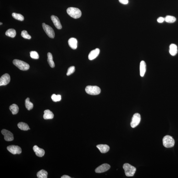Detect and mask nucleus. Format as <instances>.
Segmentation results:
<instances>
[{
	"mask_svg": "<svg viewBox=\"0 0 178 178\" xmlns=\"http://www.w3.org/2000/svg\"><path fill=\"white\" fill-rule=\"evenodd\" d=\"M67 12L71 17L74 18H80L82 16V12L79 9L70 7L67 10Z\"/></svg>",
	"mask_w": 178,
	"mask_h": 178,
	"instance_id": "1",
	"label": "nucleus"
},
{
	"mask_svg": "<svg viewBox=\"0 0 178 178\" xmlns=\"http://www.w3.org/2000/svg\"><path fill=\"white\" fill-rule=\"evenodd\" d=\"M123 168L125 171V175L128 177L133 176L136 170V168L128 163L124 164Z\"/></svg>",
	"mask_w": 178,
	"mask_h": 178,
	"instance_id": "2",
	"label": "nucleus"
},
{
	"mask_svg": "<svg viewBox=\"0 0 178 178\" xmlns=\"http://www.w3.org/2000/svg\"><path fill=\"white\" fill-rule=\"evenodd\" d=\"M13 63L15 66L21 70L26 71L29 69V64L24 61L15 59L13 61Z\"/></svg>",
	"mask_w": 178,
	"mask_h": 178,
	"instance_id": "3",
	"label": "nucleus"
},
{
	"mask_svg": "<svg viewBox=\"0 0 178 178\" xmlns=\"http://www.w3.org/2000/svg\"><path fill=\"white\" fill-rule=\"evenodd\" d=\"M85 90L88 94L93 95L99 94L101 91L100 88L97 86H87Z\"/></svg>",
	"mask_w": 178,
	"mask_h": 178,
	"instance_id": "4",
	"label": "nucleus"
},
{
	"mask_svg": "<svg viewBox=\"0 0 178 178\" xmlns=\"http://www.w3.org/2000/svg\"><path fill=\"white\" fill-rule=\"evenodd\" d=\"M163 146L166 148H171L174 146V140L172 136L169 135H166L163 137Z\"/></svg>",
	"mask_w": 178,
	"mask_h": 178,
	"instance_id": "5",
	"label": "nucleus"
},
{
	"mask_svg": "<svg viewBox=\"0 0 178 178\" xmlns=\"http://www.w3.org/2000/svg\"><path fill=\"white\" fill-rule=\"evenodd\" d=\"M42 25L44 30L48 36L51 38H53L55 37V33L52 28L44 23H43Z\"/></svg>",
	"mask_w": 178,
	"mask_h": 178,
	"instance_id": "6",
	"label": "nucleus"
},
{
	"mask_svg": "<svg viewBox=\"0 0 178 178\" xmlns=\"http://www.w3.org/2000/svg\"><path fill=\"white\" fill-rule=\"evenodd\" d=\"M141 120L140 114L139 113H136L134 114L132 121L131 122V127L133 128L136 127L139 124Z\"/></svg>",
	"mask_w": 178,
	"mask_h": 178,
	"instance_id": "7",
	"label": "nucleus"
},
{
	"mask_svg": "<svg viewBox=\"0 0 178 178\" xmlns=\"http://www.w3.org/2000/svg\"><path fill=\"white\" fill-rule=\"evenodd\" d=\"M8 150L13 154H20L21 153L22 150L21 148L18 146L11 145L7 147Z\"/></svg>",
	"mask_w": 178,
	"mask_h": 178,
	"instance_id": "8",
	"label": "nucleus"
},
{
	"mask_svg": "<svg viewBox=\"0 0 178 178\" xmlns=\"http://www.w3.org/2000/svg\"><path fill=\"white\" fill-rule=\"evenodd\" d=\"M1 132L4 135V139L6 141H11L14 140L13 135L9 131L4 129L2 130Z\"/></svg>",
	"mask_w": 178,
	"mask_h": 178,
	"instance_id": "9",
	"label": "nucleus"
},
{
	"mask_svg": "<svg viewBox=\"0 0 178 178\" xmlns=\"http://www.w3.org/2000/svg\"><path fill=\"white\" fill-rule=\"evenodd\" d=\"M10 77L8 74H4L0 78V86H5L10 83Z\"/></svg>",
	"mask_w": 178,
	"mask_h": 178,
	"instance_id": "10",
	"label": "nucleus"
},
{
	"mask_svg": "<svg viewBox=\"0 0 178 178\" xmlns=\"http://www.w3.org/2000/svg\"><path fill=\"white\" fill-rule=\"evenodd\" d=\"M110 167L111 166L109 164H104L97 168L95 170V171L97 173H102L107 171L110 169Z\"/></svg>",
	"mask_w": 178,
	"mask_h": 178,
	"instance_id": "11",
	"label": "nucleus"
},
{
	"mask_svg": "<svg viewBox=\"0 0 178 178\" xmlns=\"http://www.w3.org/2000/svg\"><path fill=\"white\" fill-rule=\"evenodd\" d=\"M51 19L55 27L58 29H62V26L58 17L54 15L51 16Z\"/></svg>",
	"mask_w": 178,
	"mask_h": 178,
	"instance_id": "12",
	"label": "nucleus"
},
{
	"mask_svg": "<svg viewBox=\"0 0 178 178\" xmlns=\"http://www.w3.org/2000/svg\"><path fill=\"white\" fill-rule=\"evenodd\" d=\"M100 52V49L98 48L92 50L90 52L88 55V59L91 61L95 59L99 55Z\"/></svg>",
	"mask_w": 178,
	"mask_h": 178,
	"instance_id": "13",
	"label": "nucleus"
},
{
	"mask_svg": "<svg viewBox=\"0 0 178 178\" xmlns=\"http://www.w3.org/2000/svg\"><path fill=\"white\" fill-rule=\"evenodd\" d=\"M36 156L39 157H42L44 155L45 152L43 149L39 148L37 146H34L33 148Z\"/></svg>",
	"mask_w": 178,
	"mask_h": 178,
	"instance_id": "14",
	"label": "nucleus"
},
{
	"mask_svg": "<svg viewBox=\"0 0 178 178\" xmlns=\"http://www.w3.org/2000/svg\"><path fill=\"white\" fill-rule=\"evenodd\" d=\"M68 43L70 47L75 50L77 48V39L74 38H71L68 40Z\"/></svg>",
	"mask_w": 178,
	"mask_h": 178,
	"instance_id": "15",
	"label": "nucleus"
},
{
	"mask_svg": "<svg viewBox=\"0 0 178 178\" xmlns=\"http://www.w3.org/2000/svg\"><path fill=\"white\" fill-rule=\"evenodd\" d=\"M96 147L102 153H106L110 149V147L106 145H97Z\"/></svg>",
	"mask_w": 178,
	"mask_h": 178,
	"instance_id": "16",
	"label": "nucleus"
},
{
	"mask_svg": "<svg viewBox=\"0 0 178 178\" xmlns=\"http://www.w3.org/2000/svg\"><path fill=\"white\" fill-rule=\"evenodd\" d=\"M146 71V64L144 61H142L140 64V74L141 77H144Z\"/></svg>",
	"mask_w": 178,
	"mask_h": 178,
	"instance_id": "17",
	"label": "nucleus"
},
{
	"mask_svg": "<svg viewBox=\"0 0 178 178\" xmlns=\"http://www.w3.org/2000/svg\"><path fill=\"white\" fill-rule=\"evenodd\" d=\"M54 114L50 110H45L44 112L43 118L45 120H49L52 119L54 117Z\"/></svg>",
	"mask_w": 178,
	"mask_h": 178,
	"instance_id": "18",
	"label": "nucleus"
},
{
	"mask_svg": "<svg viewBox=\"0 0 178 178\" xmlns=\"http://www.w3.org/2000/svg\"><path fill=\"white\" fill-rule=\"evenodd\" d=\"M169 52L170 54L172 56H175L177 53V46L175 44H172L170 46V51Z\"/></svg>",
	"mask_w": 178,
	"mask_h": 178,
	"instance_id": "19",
	"label": "nucleus"
},
{
	"mask_svg": "<svg viewBox=\"0 0 178 178\" xmlns=\"http://www.w3.org/2000/svg\"><path fill=\"white\" fill-rule=\"evenodd\" d=\"M47 61L49 65L52 68H54L55 67V64L53 60V57L52 53L48 52L47 54Z\"/></svg>",
	"mask_w": 178,
	"mask_h": 178,
	"instance_id": "20",
	"label": "nucleus"
},
{
	"mask_svg": "<svg viewBox=\"0 0 178 178\" xmlns=\"http://www.w3.org/2000/svg\"><path fill=\"white\" fill-rule=\"evenodd\" d=\"M17 126L19 129L22 130L27 131L29 130V126L27 123L24 122H21L17 124Z\"/></svg>",
	"mask_w": 178,
	"mask_h": 178,
	"instance_id": "21",
	"label": "nucleus"
},
{
	"mask_svg": "<svg viewBox=\"0 0 178 178\" xmlns=\"http://www.w3.org/2000/svg\"><path fill=\"white\" fill-rule=\"evenodd\" d=\"M5 35L11 38L15 37L16 35V30L12 28L9 29L5 32Z\"/></svg>",
	"mask_w": 178,
	"mask_h": 178,
	"instance_id": "22",
	"label": "nucleus"
},
{
	"mask_svg": "<svg viewBox=\"0 0 178 178\" xmlns=\"http://www.w3.org/2000/svg\"><path fill=\"white\" fill-rule=\"evenodd\" d=\"M9 109L14 115L17 114L19 111V108L16 104H13L11 105L9 107Z\"/></svg>",
	"mask_w": 178,
	"mask_h": 178,
	"instance_id": "23",
	"label": "nucleus"
},
{
	"mask_svg": "<svg viewBox=\"0 0 178 178\" xmlns=\"http://www.w3.org/2000/svg\"><path fill=\"white\" fill-rule=\"evenodd\" d=\"M48 172L44 170H40L37 174V177L38 178H47Z\"/></svg>",
	"mask_w": 178,
	"mask_h": 178,
	"instance_id": "24",
	"label": "nucleus"
},
{
	"mask_svg": "<svg viewBox=\"0 0 178 178\" xmlns=\"http://www.w3.org/2000/svg\"><path fill=\"white\" fill-rule=\"evenodd\" d=\"M25 106L26 108L29 111L31 110L33 107V104L30 102L29 98H27L25 100Z\"/></svg>",
	"mask_w": 178,
	"mask_h": 178,
	"instance_id": "25",
	"label": "nucleus"
},
{
	"mask_svg": "<svg viewBox=\"0 0 178 178\" xmlns=\"http://www.w3.org/2000/svg\"><path fill=\"white\" fill-rule=\"evenodd\" d=\"M12 16L15 19L20 21H23L24 17L21 14L13 13L12 14Z\"/></svg>",
	"mask_w": 178,
	"mask_h": 178,
	"instance_id": "26",
	"label": "nucleus"
},
{
	"mask_svg": "<svg viewBox=\"0 0 178 178\" xmlns=\"http://www.w3.org/2000/svg\"><path fill=\"white\" fill-rule=\"evenodd\" d=\"M176 20V18L173 16H167L165 18V21L168 23H173Z\"/></svg>",
	"mask_w": 178,
	"mask_h": 178,
	"instance_id": "27",
	"label": "nucleus"
},
{
	"mask_svg": "<svg viewBox=\"0 0 178 178\" xmlns=\"http://www.w3.org/2000/svg\"><path fill=\"white\" fill-rule=\"evenodd\" d=\"M51 98H52V101L54 102L60 101L62 99L61 95H56L55 94H52L51 96Z\"/></svg>",
	"mask_w": 178,
	"mask_h": 178,
	"instance_id": "28",
	"label": "nucleus"
},
{
	"mask_svg": "<svg viewBox=\"0 0 178 178\" xmlns=\"http://www.w3.org/2000/svg\"><path fill=\"white\" fill-rule=\"evenodd\" d=\"M22 36L25 39H30L31 38V36L28 34V32L26 30H24L22 31L21 34Z\"/></svg>",
	"mask_w": 178,
	"mask_h": 178,
	"instance_id": "29",
	"label": "nucleus"
},
{
	"mask_svg": "<svg viewBox=\"0 0 178 178\" xmlns=\"http://www.w3.org/2000/svg\"><path fill=\"white\" fill-rule=\"evenodd\" d=\"M31 57L34 59H38L39 58V55L37 52L36 51H31L30 52Z\"/></svg>",
	"mask_w": 178,
	"mask_h": 178,
	"instance_id": "30",
	"label": "nucleus"
},
{
	"mask_svg": "<svg viewBox=\"0 0 178 178\" xmlns=\"http://www.w3.org/2000/svg\"><path fill=\"white\" fill-rule=\"evenodd\" d=\"M75 66H72L70 67L67 70V75L68 76L71 75V74L73 73L75 71Z\"/></svg>",
	"mask_w": 178,
	"mask_h": 178,
	"instance_id": "31",
	"label": "nucleus"
},
{
	"mask_svg": "<svg viewBox=\"0 0 178 178\" xmlns=\"http://www.w3.org/2000/svg\"><path fill=\"white\" fill-rule=\"evenodd\" d=\"M165 21V18L162 17H160L158 18L157 21L159 23H162Z\"/></svg>",
	"mask_w": 178,
	"mask_h": 178,
	"instance_id": "32",
	"label": "nucleus"
},
{
	"mask_svg": "<svg viewBox=\"0 0 178 178\" xmlns=\"http://www.w3.org/2000/svg\"><path fill=\"white\" fill-rule=\"evenodd\" d=\"M120 3L123 4H127L128 3V0H119Z\"/></svg>",
	"mask_w": 178,
	"mask_h": 178,
	"instance_id": "33",
	"label": "nucleus"
},
{
	"mask_svg": "<svg viewBox=\"0 0 178 178\" xmlns=\"http://www.w3.org/2000/svg\"><path fill=\"white\" fill-rule=\"evenodd\" d=\"M70 177L67 175H64L61 177V178H71Z\"/></svg>",
	"mask_w": 178,
	"mask_h": 178,
	"instance_id": "34",
	"label": "nucleus"
},
{
	"mask_svg": "<svg viewBox=\"0 0 178 178\" xmlns=\"http://www.w3.org/2000/svg\"><path fill=\"white\" fill-rule=\"evenodd\" d=\"M2 24H3V23H2L1 22V23H0V25H1Z\"/></svg>",
	"mask_w": 178,
	"mask_h": 178,
	"instance_id": "35",
	"label": "nucleus"
}]
</instances>
